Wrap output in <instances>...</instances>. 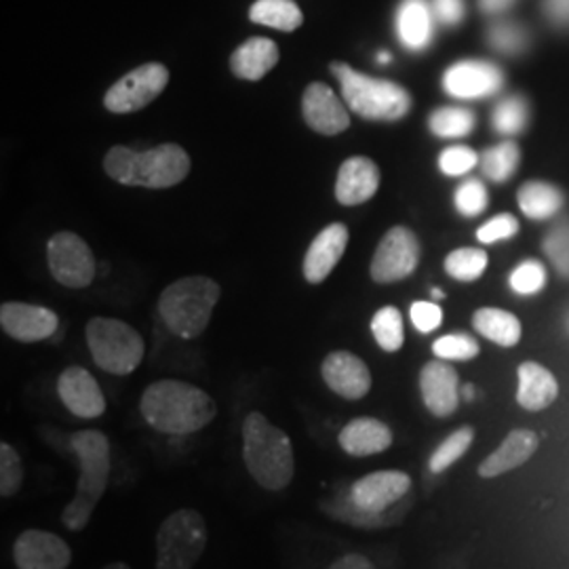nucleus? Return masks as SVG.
<instances>
[{
	"instance_id": "nucleus-9",
	"label": "nucleus",
	"mask_w": 569,
	"mask_h": 569,
	"mask_svg": "<svg viewBox=\"0 0 569 569\" xmlns=\"http://www.w3.org/2000/svg\"><path fill=\"white\" fill-rule=\"evenodd\" d=\"M167 82H169V70L163 63L159 61L143 63L140 68L127 72L106 91L103 106L114 114L138 112L163 93Z\"/></svg>"
},
{
	"instance_id": "nucleus-45",
	"label": "nucleus",
	"mask_w": 569,
	"mask_h": 569,
	"mask_svg": "<svg viewBox=\"0 0 569 569\" xmlns=\"http://www.w3.org/2000/svg\"><path fill=\"white\" fill-rule=\"evenodd\" d=\"M430 7L435 13V20L441 21L443 26H458L465 20V13H467L465 0H432Z\"/></svg>"
},
{
	"instance_id": "nucleus-7",
	"label": "nucleus",
	"mask_w": 569,
	"mask_h": 569,
	"mask_svg": "<svg viewBox=\"0 0 569 569\" xmlns=\"http://www.w3.org/2000/svg\"><path fill=\"white\" fill-rule=\"evenodd\" d=\"M87 346L96 366L112 376L133 373L146 355L138 329L108 317H96L87 323Z\"/></svg>"
},
{
	"instance_id": "nucleus-42",
	"label": "nucleus",
	"mask_w": 569,
	"mask_h": 569,
	"mask_svg": "<svg viewBox=\"0 0 569 569\" xmlns=\"http://www.w3.org/2000/svg\"><path fill=\"white\" fill-rule=\"evenodd\" d=\"M479 161L481 159H479V154L472 148H468V146H451V148L441 152L439 167H441V171L446 176L456 178V176L468 173Z\"/></svg>"
},
{
	"instance_id": "nucleus-15",
	"label": "nucleus",
	"mask_w": 569,
	"mask_h": 569,
	"mask_svg": "<svg viewBox=\"0 0 569 569\" xmlns=\"http://www.w3.org/2000/svg\"><path fill=\"white\" fill-rule=\"evenodd\" d=\"M0 327L9 338L32 345L51 338L60 327V319L44 306L4 302L0 306Z\"/></svg>"
},
{
	"instance_id": "nucleus-30",
	"label": "nucleus",
	"mask_w": 569,
	"mask_h": 569,
	"mask_svg": "<svg viewBox=\"0 0 569 569\" xmlns=\"http://www.w3.org/2000/svg\"><path fill=\"white\" fill-rule=\"evenodd\" d=\"M371 333L382 350L399 352L406 342L403 317H401L399 308H395V306L380 308L371 319Z\"/></svg>"
},
{
	"instance_id": "nucleus-39",
	"label": "nucleus",
	"mask_w": 569,
	"mask_h": 569,
	"mask_svg": "<svg viewBox=\"0 0 569 569\" xmlns=\"http://www.w3.org/2000/svg\"><path fill=\"white\" fill-rule=\"evenodd\" d=\"M547 284V268L538 260H526L510 274V289L519 296H533Z\"/></svg>"
},
{
	"instance_id": "nucleus-1",
	"label": "nucleus",
	"mask_w": 569,
	"mask_h": 569,
	"mask_svg": "<svg viewBox=\"0 0 569 569\" xmlns=\"http://www.w3.org/2000/svg\"><path fill=\"white\" fill-rule=\"evenodd\" d=\"M140 413L163 435H194L213 422L218 406L203 388L182 380H159L143 390Z\"/></svg>"
},
{
	"instance_id": "nucleus-20",
	"label": "nucleus",
	"mask_w": 569,
	"mask_h": 569,
	"mask_svg": "<svg viewBox=\"0 0 569 569\" xmlns=\"http://www.w3.org/2000/svg\"><path fill=\"white\" fill-rule=\"evenodd\" d=\"M348 228L340 222L329 224L315 237L305 258V279L310 284L326 281L333 268L342 260L348 247Z\"/></svg>"
},
{
	"instance_id": "nucleus-29",
	"label": "nucleus",
	"mask_w": 569,
	"mask_h": 569,
	"mask_svg": "<svg viewBox=\"0 0 569 569\" xmlns=\"http://www.w3.org/2000/svg\"><path fill=\"white\" fill-rule=\"evenodd\" d=\"M249 20L281 32H293L302 26L305 16L291 0H258L249 9Z\"/></svg>"
},
{
	"instance_id": "nucleus-23",
	"label": "nucleus",
	"mask_w": 569,
	"mask_h": 569,
	"mask_svg": "<svg viewBox=\"0 0 569 569\" xmlns=\"http://www.w3.org/2000/svg\"><path fill=\"white\" fill-rule=\"evenodd\" d=\"M340 448L348 456L367 458L382 453L392 446V430L378 418H355L338 435Z\"/></svg>"
},
{
	"instance_id": "nucleus-38",
	"label": "nucleus",
	"mask_w": 569,
	"mask_h": 569,
	"mask_svg": "<svg viewBox=\"0 0 569 569\" xmlns=\"http://www.w3.org/2000/svg\"><path fill=\"white\" fill-rule=\"evenodd\" d=\"M23 465L20 453L9 443H0V496L7 500L20 491Z\"/></svg>"
},
{
	"instance_id": "nucleus-10",
	"label": "nucleus",
	"mask_w": 569,
	"mask_h": 569,
	"mask_svg": "<svg viewBox=\"0 0 569 569\" xmlns=\"http://www.w3.org/2000/svg\"><path fill=\"white\" fill-rule=\"evenodd\" d=\"M47 262L53 279L63 287L82 289L96 279V258L74 232H58L47 244Z\"/></svg>"
},
{
	"instance_id": "nucleus-53",
	"label": "nucleus",
	"mask_w": 569,
	"mask_h": 569,
	"mask_svg": "<svg viewBox=\"0 0 569 569\" xmlns=\"http://www.w3.org/2000/svg\"><path fill=\"white\" fill-rule=\"evenodd\" d=\"M568 326H569V321H568Z\"/></svg>"
},
{
	"instance_id": "nucleus-44",
	"label": "nucleus",
	"mask_w": 569,
	"mask_h": 569,
	"mask_svg": "<svg viewBox=\"0 0 569 569\" xmlns=\"http://www.w3.org/2000/svg\"><path fill=\"white\" fill-rule=\"evenodd\" d=\"M409 317H411V323L420 333H430V331H435L437 327L443 323L441 306L432 305V302H416V305H411Z\"/></svg>"
},
{
	"instance_id": "nucleus-36",
	"label": "nucleus",
	"mask_w": 569,
	"mask_h": 569,
	"mask_svg": "<svg viewBox=\"0 0 569 569\" xmlns=\"http://www.w3.org/2000/svg\"><path fill=\"white\" fill-rule=\"evenodd\" d=\"M488 41L498 53L505 56H519L528 49V30L512 21H500L489 28Z\"/></svg>"
},
{
	"instance_id": "nucleus-13",
	"label": "nucleus",
	"mask_w": 569,
	"mask_h": 569,
	"mask_svg": "<svg viewBox=\"0 0 569 569\" xmlns=\"http://www.w3.org/2000/svg\"><path fill=\"white\" fill-rule=\"evenodd\" d=\"M411 489V477L403 470H378L357 479L348 493L352 502L371 515H385Z\"/></svg>"
},
{
	"instance_id": "nucleus-40",
	"label": "nucleus",
	"mask_w": 569,
	"mask_h": 569,
	"mask_svg": "<svg viewBox=\"0 0 569 569\" xmlns=\"http://www.w3.org/2000/svg\"><path fill=\"white\" fill-rule=\"evenodd\" d=\"M545 253L561 277L569 279V220L555 226L545 239Z\"/></svg>"
},
{
	"instance_id": "nucleus-3",
	"label": "nucleus",
	"mask_w": 569,
	"mask_h": 569,
	"mask_svg": "<svg viewBox=\"0 0 569 569\" xmlns=\"http://www.w3.org/2000/svg\"><path fill=\"white\" fill-rule=\"evenodd\" d=\"M70 448L81 467L77 493L61 512L63 528L79 533L89 526L110 481V441L100 430H79L70 439Z\"/></svg>"
},
{
	"instance_id": "nucleus-43",
	"label": "nucleus",
	"mask_w": 569,
	"mask_h": 569,
	"mask_svg": "<svg viewBox=\"0 0 569 569\" xmlns=\"http://www.w3.org/2000/svg\"><path fill=\"white\" fill-rule=\"evenodd\" d=\"M519 232V222L515 216L510 213H500L496 218H491L488 224L481 226L477 230V239L483 244L498 243V241H507L510 237H515Z\"/></svg>"
},
{
	"instance_id": "nucleus-11",
	"label": "nucleus",
	"mask_w": 569,
	"mask_h": 569,
	"mask_svg": "<svg viewBox=\"0 0 569 569\" xmlns=\"http://www.w3.org/2000/svg\"><path fill=\"white\" fill-rule=\"evenodd\" d=\"M418 262H420L418 237L406 226H395L378 244L369 272L376 283H397L407 279L418 268Z\"/></svg>"
},
{
	"instance_id": "nucleus-41",
	"label": "nucleus",
	"mask_w": 569,
	"mask_h": 569,
	"mask_svg": "<svg viewBox=\"0 0 569 569\" xmlns=\"http://www.w3.org/2000/svg\"><path fill=\"white\" fill-rule=\"evenodd\" d=\"M456 209L465 218H475L486 211L488 207V188L481 180H467L458 190H456Z\"/></svg>"
},
{
	"instance_id": "nucleus-49",
	"label": "nucleus",
	"mask_w": 569,
	"mask_h": 569,
	"mask_svg": "<svg viewBox=\"0 0 569 569\" xmlns=\"http://www.w3.org/2000/svg\"><path fill=\"white\" fill-rule=\"evenodd\" d=\"M460 392H462V397H465L467 401H472V399H475V387H472V385H467V387L462 388Z\"/></svg>"
},
{
	"instance_id": "nucleus-8",
	"label": "nucleus",
	"mask_w": 569,
	"mask_h": 569,
	"mask_svg": "<svg viewBox=\"0 0 569 569\" xmlns=\"http://www.w3.org/2000/svg\"><path fill=\"white\" fill-rule=\"evenodd\" d=\"M207 540L209 529L199 510L171 512L157 531V569H194Z\"/></svg>"
},
{
	"instance_id": "nucleus-22",
	"label": "nucleus",
	"mask_w": 569,
	"mask_h": 569,
	"mask_svg": "<svg viewBox=\"0 0 569 569\" xmlns=\"http://www.w3.org/2000/svg\"><path fill=\"white\" fill-rule=\"evenodd\" d=\"M536 449H538V435L533 430H528V428L510 430L507 439L502 441V446L489 453L477 472L483 479L507 475L510 470L526 465L529 458L536 453Z\"/></svg>"
},
{
	"instance_id": "nucleus-2",
	"label": "nucleus",
	"mask_w": 569,
	"mask_h": 569,
	"mask_svg": "<svg viewBox=\"0 0 569 569\" xmlns=\"http://www.w3.org/2000/svg\"><path fill=\"white\" fill-rule=\"evenodd\" d=\"M243 462L251 479L266 491H283L296 477V453L289 435L260 411L244 418Z\"/></svg>"
},
{
	"instance_id": "nucleus-26",
	"label": "nucleus",
	"mask_w": 569,
	"mask_h": 569,
	"mask_svg": "<svg viewBox=\"0 0 569 569\" xmlns=\"http://www.w3.org/2000/svg\"><path fill=\"white\" fill-rule=\"evenodd\" d=\"M279 47L270 39L253 37L230 56V70L243 81H262L279 63Z\"/></svg>"
},
{
	"instance_id": "nucleus-31",
	"label": "nucleus",
	"mask_w": 569,
	"mask_h": 569,
	"mask_svg": "<svg viewBox=\"0 0 569 569\" xmlns=\"http://www.w3.org/2000/svg\"><path fill=\"white\" fill-rule=\"evenodd\" d=\"M519 146L515 142H502L489 148L481 157V169L483 176L491 182H509L512 173L519 167Z\"/></svg>"
},
{
	"instance_id": "nucleus-14",
	"label": "nucleus",
	"mask_w": 569,
	"mask_h": 569,
	"mask_svg": "<svg viewBox=\"0 0 569 569\" xmlns=\"http://www.w3.org/2000/svg\"><path fill=\"white\" fill-rule=\"evenodd\" d=\"M13 561L18 569H68L72 549L53 531L26 529L13 545Z\"/></svg>"
},
{
	"instance_id": "nucleus-37",
	"label": "nucleus",
	"mask_w": 569,
	"mask_h": 569,
	"mask_svg": "<svg viewBox=\"0 0 569 569\" xmlns=\"http://www.w3.org/2000/svg\"><path fill=\"white\" fill-rule=\"evenodd\" d=\"M479 350V342L468 333H448L432 345L435 357L441 361H470Z\"/></svg>"
},
{
	"instance_id": "nucleus-52",
	"label": "nucleus",
	"mask_w": 569,
	"mask_h": 569,
	"mask_svg": "<svg viewBox=\"0 0 569 569\" xmlns=\"http://www.w3.org/2000/svg\"><path fill=\"white\" fill-rule=\"evenodd\" d=\"M432 296H435L437 300H441V298H443V291H441V289H432Z\"/></svg>"
},
{
	"instance_id": "nucleus-21",
	"label": "nucleus",
	"mask_w": 569,
	"mask_h": 569,
	"mask_svg": "<svg viewBox=\"0 0 569 569\" xmlns=\"http://www.w3.org/2000/svg\"><path fill=\"white\" fill-rule=\"evenodd\" d=\"M380 188V169L367 157L346 159L336 180V199L346 207L363 204Z\"/></svg>"
},
{
	"instance_id": "nucleus-12",
	"label": "nucleus",
	"mask_w": 569,
	"mask_h": 569,
	"mask_svg": "<svg viewBox=\"0 0 569 569\" xmlns=\"http://www.w3.org/2000/svg\"><path fill=\"white\" fill-rule=\"evenodd\" d=\"M443 87L458 100H483L496 96L505 87V72L483 60H462L449 66Z\"/></svg>"
},
{
	"instance_id": "nucleus-16",
	"label": "nucleus",
	"mask_w": 569,
	"mask_h": 569,
	"mask_svg": "<svg viewBox=\"0 0 569 569\" xmlns=\"http://www.w3.org/2000/svg\"><path fill=\"white\" fill-rule=\"evenodd\" d=\"M58 395L66 409L81 420H96L106 411L102 388L84 367H66L61 371Z\"/></svg>"
},
{
	"instance_id": "nucleus-4",
	"label": "nucleus",
	"mask_w": 569,
	"mask_h": 569,
	"mask_svg": "<svg viewBox=\"0 0 569 569\" xmlns=\"http://www.w3.org/2000/svg\"><path fill=\"white\" fill-rule=\"evenodd\" d=\"M103 169L114 182L124 186L171 188L190 173V157L178 143H161L143 152L114 146L103 159Z\"/></svg>"
},
{
	"instance_id": "nucleus-6",
	"label": "nucleus",
	"mask_w": 569,
	"mask_h": 569,
	"mask_svg": "<svg viewBox=\"0 0 569 569\" xmlns=\"http://www.w3.org/2000/svg\"><path fill=\"white\" fill-rule=\"evenodd\" d=\"M333 77L342 87L346 106L367 121H401L411 110V96L397 82L357 72L345 61H333Z\"/></svg>"
},
{
	"instance_id": "nucleus-33",
	"label": "nucleus",
	"mask_w": 569,
	"mask_h": 569,
	"mask_svg": "<svg viewBox=\"0 0 569 569\" xmlns=\"http://www.w3.org/2000/svg\"><path fill=\"white\" fill-rule=\"evenodd\" d=\"M488 253L477 247H462L451 251L446 258V272L460 283L477 281L488 268Z\"/></svg>"
},
{
	"instance_id": "nucleus-50",
	"label": "nucleus",
	"mask_w": 569,
	"mask_h": 569,
	"mask_svg": "<svg viewBox=\"0 0 569 569\" xmlns=\"http://www.w3.org/2000/svg\"><path fill=\"white\" fill-rule=\"evenodd\" d=\"M102 569H133L131 566H127V563H122V561H114V563H108V566H103Z\"/></svg>"
},
{
	"instance_id": "nucleus-32",
	"label": "nucleus",
	"mask_w": 569,
	"mask_h": 569,
	"mask_svg": "<svg viewBox=\"0 0 569 569\" xmlns=\"http://www.w3.org/2000/svg\"><path fill=\"white\" fill-rule=\"evenodd\" d=\"M472 441H475V428L462 427L458 428V430H453L448 439H443V441L439 443V448L432 451V456H430V460H428L430 472L441 475V472H446L449 467H453V465L467 453L468 449H470Z\"/></svg>"
},
{
	"instance_id": "nucleus-46",
	"label": "nucleus",
	"mask_w": 569,
	"mask_h": 569,
	"mask_svg": "<svg viewBox=\"0 0 569 569\" xmlns=\"http://www.w3.org/2000/svg\"><path fill=\"white\" fill-rule=\"evenodd\" d=\"M547 16L559 26H569V0H545Z\"/></svg>"
},
{
	"instance_id": "nucleus-5",
	"label": "nucleus",
	"mask_w": 569,
	"mask_h": 569,
	"mask_svg": "<svg viewBox=\"0 0 569 569\" xmlns=\"http://www.w3.org/2000/svg\"><path fill=\"white\" fill-rule=\"evenodd\" d=\"M222 296L220 284L209 277H183L169 284L159 298V315L164 327L182 338L194 340L211 323L213 308Z\"/></svg>"
},
{
	"instance_id": "nucleus-35",
	"label": "nucleus",
	"mask_w": 569,
	"mask_h": 569,
	"mask_svg": "<svg viewBox=\"0 0 569 569\" xmlns=\"http://www.w3.org/2000/svg\"><path fill=\"white\" fill-rule=\"evenodd\" d=\"M493 129L502 136L521 133L529 121V106L526 98L510 96L496 106L493 110Z\"/></svg>"
},
{
	"instance_id": "nucleus-17",
	"label": "nucleus",
	"mask_w": 569,
	"mask_h": 569,
	"mask_svg": "<svg viewBox=\"0 0 569 569\" xmlns=\"http://www.w3.org/2000/svg\"><path fill=\"white\" fill-rule=\"evenodd\" d=\"M329 390L346 401H359L371 390V371L363 359L348 350L329 352L321 366Z\"/></svg>"
},
{
	"instance_id": "nucleus-47",
	"label": "nucleus",
	"mask_w": 569,
	"mask_h": 569,
	"mask_svg": "<svg viewBox=\"0 0 569 569\" xmlns=\"http://www.w3.org/2000/svg\"><path fill=\"white\" fill-rule=\"evenodd\" d=\"M329 569H376L373 563L367 559L366 555H359V552H350L340 557L338 561H333Z\"/></svg>"
},
{
	"instance_id": "nucleus-28",
	"label": "nucleus",
	"mask_w": 569,
	"mask_h": 569,
	"mask_svg": "<svg viewBox=\"0 0 569 569\" xmlns=\"http://www.w3.org/2000/svg\"><path fill=\"white\" fill-rule=\"evenodd\" d=\"M566 203L563 192L547 182H528L519 190V207L529 220H549Z\"/></svg>"
},
{
	"instance_id": "nucleus-48",
	"label": "nucleus",
	"mask_w": 569,
	"mask_h": 569,
	"mask_svg": "<svg viewBox=\"0 0 569 569\" xmlns=\"http://www.w3.org/2000/svg\"><path fill=\"white\" fill-rule=\"evenodd\" d=\"M515 2L517 0H479V7L488 16H498V13H505L507 9H510Z\"/></svg>"
},
{
	"instance_id": "nucleus-24",
	"label": "nucleus",
	"mask_w": 569,
	"mask_h": 569,
	"mask_svg": "<svg viewBox=\"0 0 569 569\" xmlns=\"http://www.w3.org/2000/svg\"><path fill=\"white\" fill-rule=\"evenodd\" d=\"M397 34L409 51H425L435 37V13L428 0H401L397 9Z\"/></svg>"
},
{
	"instance_id": "nucleus-25",
	"label": "nucleus",
	"mask_w": 569,
	"mask_h": 569,
	"mask_svg": "<svg viewBox=\"0 0 569 569\" xmlns=\"http://www.w3.org/2000/svg\"><path fill=\"white\" fill-rule=\"evenodd\" d=\"M559 397L557 378L549 369L536 361H526L519 366V388L517 403L528 411H542L552 406Z\"/></svg>"
},
{
	"instance_id": "nucleus-34",
	"label": "nucleus",
	"mask_w": 569,
	"mask_h": 569,
	"mask_svg": "<svg viewBox=\"0 0 569 569\" xmlns=\"http://www.w3.org/2000/svg\"><path fill=\"white\" fill-rule=\"evenodd\" d=\"M475 114L467 108H439L430 114V131L439 138H465L475 129Z\"/></svg>"
},
{
	"instance_id": "nucleus-27",
	"label": "nucleus",
	"mask_w": 569,
	"mask_h": 569,
	"mask_svg": "<svg viewBox=\"0 0 569 569\" xmlns=\"http://www.w3.org/2000/svg\"><path fill=\"white\" fill-rule=\"evenodd\" d=\"M472 327L489 342L502 348H512L521 340V321L502 308H479L472 315Z\"/></svg>"
},
{
	"instance_id": "nucleus-18",
	"label": "nucleus",
	"mask_w": 569,
	"mask_h": 569,
	"mask_svg": "<svg viewBox=\"0 0 569 569\" xmlns=\"http://www.w3.org/2000/svg\"><path fill=\"white\" fill-rule=\"evenodd\" d=\"M302 114L306 124L321 136H338L350 127V114L345 102L323 82H312L306 87Z\"/></svg>"
},
{
	"instance_id": "nucleus-51",
	"label": "nucleus",
	"mask_w": 569,
	"mask_h": 569,
	"mask_svg": "<svg viewBox=\"0 0 569 569\" xmlns=\"http://www.w3.org/2000/svg\"><path fill=\"white\" fill-rule=\"evenodd\" d=\"M378 61H380V63H388V61H390V53H387V51H385V53H380V56H378Z\"/></svg>"
},
{
	"instance_id": "nucleus-19",
	"label": "nucleus",
	"mask_w": 569,
	"mask_h": 569,
	"mask_svg": "<svg viewBox=\"0 0 569 569\" xmlns=\"http://www.w3.org/2000/svg\"><path fill=\"white\" fill-rule=\"evenodd\" d=\"M420 392L428 411L448 418L460 406V378L448 361H430L420 371Z\"/></svg>"
}]
</instances>
